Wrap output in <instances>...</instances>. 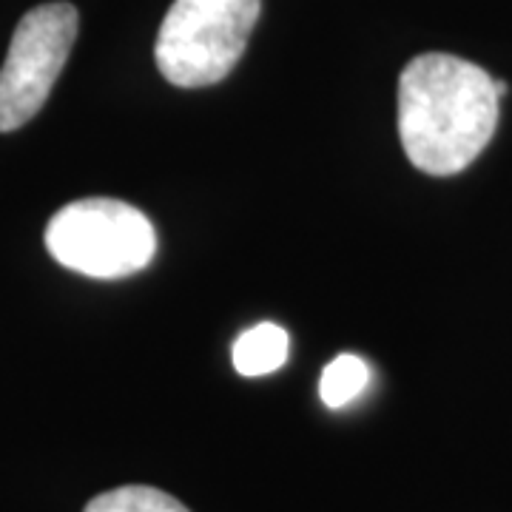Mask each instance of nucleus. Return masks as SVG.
Here are the masks:
<instances>
[{
	"label": "nucleus",
	"mask_w": 512,
	"mask_h": 512,
	"mask_svg": "<svg viewBox=\"0 0 512 512\" xmlns=\"http://www.w3.org/2000/svg\"><path fill=\"white\" fill-rule=\"evenodd\" d=\"M498 83L481 66L453 55H419L399 77V137L407 160L424 174L464 171L493 140Z\"/></svg>",
	"instance_id": "1"
},
{
	"label": "nucleus",
	"mask_w": 512,
	"mask_h": 512,
	"mask_svg": "<svg viewBox=\"0 0 512 512\" xmlns=\"http://www.w3.org/2000/svg\"><path fill=\"white\" fill-rule=\"evenodd\" d=\"M259 0H174L154 60L171 86L202 89L225 80L248 46Z\"/></svg>",
	"instance_id": "2"
},
{
	"label": "nucleus",
	"mask_w": 512,
	"mask_h": 512,
	"mask_svg": "<svg viewBox=\"0 0 512 512\" xmlns=\"http://www.w3.org/2000/svg\"><path fill=\"white\" fill-rule=\"evenodd\" d=\"M46 248L63 268L92 279L143 271L157 251V231L143 211L109 197L63 205L46 225Z\"/></svg>",
	"instance_id": "3"
},
{
	"label": "nucleus",
	"mask_w": 512,
	"mask_h": 512,
	"mask_svg": "<svg viewBox=\"0 0 512 512\" xmlns=\"http://www.w3.org/2000/svg\"><path fill=\"white\" fill-rule=\"evenodd\" d=\"M77 9L66 0L20 18L0 66V131L26 126L46 106L77 40Z\"/></svg>",
	"instance_id": "4"
},
{
	"label": "nucleus",
	"mask_w": 512,
	"mask_h": 512,
	"mask_svg": "<svg viewBox=\"0 0 512 512\" xmlns=\"http://www.w3.org/2000/svg\"><path fill=\"white\" fill-rule=\"evenodd\" d=\"M291 353V336L288 330L279 328L274 322H262L254 325L251 330H245L234 342V367L242 376H268L276 373L279 367L288 362Z\"/></svg>",
	"instance_id": "5"
},
{
	"label": "nucleus",
	"mask_w": 512,
	"mask_h": 512,
	"mask_svg": "<svg viewBox=\"0 0 512 512\" xmlns=\"http://www.w3.org/2000/svg\"><path fill=\"white\" fill-rule=\"evenodd\" d=\"M367 379H370V367H367L365 359L353 356V353H342L322 370L319 399L333 410H339L365 390Z\"/></svg>",
	"instance_id": "6"
},
{
	"label": "nucleus",
	"mask_w": 512,
	"mask_h": 512,
	"mask_svg": "<svg viewBox=\"0 0 512 512\" xmlns=\"http://www.w3.org/2000/svg\"><path fill=\"white\" fill-rule=\"evenodd\" d=\"M83 512H191L177 498H171L157 487H143V484H128L117 487L109 493L97 495L86 504Z\"/></svg>",
	"instance_id": "7"
}]
</instances>
